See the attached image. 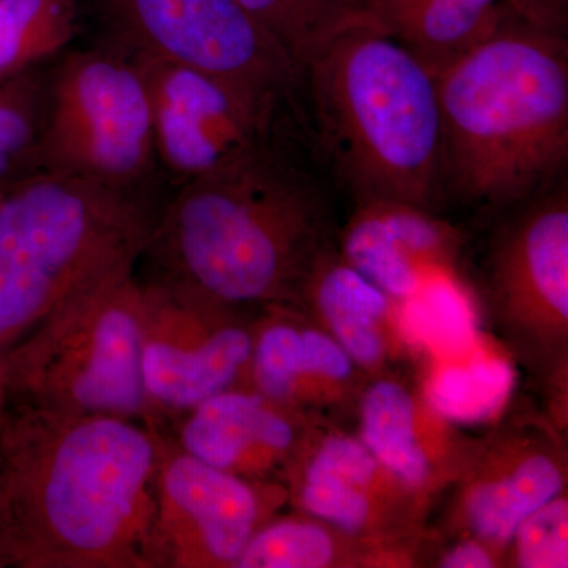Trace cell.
<instances>
[{"label":"cell","instance_id":"obj_1","mask_svg":"<svg viewBox=\"0 0 568 568\" xmlns=\"http://www.w3.org/2000/svg\"><path fill=\"white\" fill-rule=\"evenodd\" d=\"M162 450L163 433L142 420L7 407L14 568H152Z\"/></svg>","mask_w":568,"mask_h":568},{"label":"cell","instance_id":"obj_2","mask_svg":"<svg viewBox=\"0 0 568 568\" xmlns=\"http://www.w3.org/2000/svg\"><path fill=\"white\" fill-rule=\"evenodd\" d=\"M290 142L174 185L140 263L145 274L138 275L252 312L298 308L339 230L331 194Z\"/></svg>","mask_w":568,"mask_h":568},{"label":"cell","instance_id":"obj_3","mask_svg":"<svg viewBox=\"0 0 568 568\" xmlns=\"http://www.w3.org/2000/svg\"><path fill=\"white\" fill-rule=\"evenodd\" d=\"M436 80L446 201L507 212L564 181L567 37L508 10L491 36Z\"/></svg>","mask_w":568,"mask_h":568},{"label":"cell","instance_id":"obj_4","mask_svg":"<svg viewBox=\"0 0 568 568\" xmlns=\"http://www.w3.org/2000/svg\"><path fill=\"white\" fill-rule=\"evenodd\" d=\"M301 74L305 140L353 203H447L436 74L379 22L338 33Z\"/></svg>","mask_w":568,"mask_h":568},{"label":"cell","instance_id":"obj_5","mask_svg":"<svg viewBox=\"0 0 568 568\" xmlns=\"http://www.w3.org/2000/svg\"><path fill=\"white\" fill-rule=\"evenodd\" d=\"M166 193L41 171L0 192V355L52 313L138 271Z\"/></svg>","mask_w":568,"mask_h":568},{"label":"cell","instance_id":"obj_6","mask_svg":"<svg viewBox=\"0 0 568 568\" xmlns=\"http://www.w3.org/2000/svg\"><path fill=\"white\" fill-rule=\"evenodd\" d=\"M141 316L136 272L61 306L2 354L9 406L149 424Z\"/></svg>","mask_w":568,"mask_h":568},{"label":"cell","instance_id":"obj_7","mask_svg":"<svg viewBox=\"0 0 568 568\" xmlns=\"http://www.w3.org/2000/svg\"><path fill=\"white\" fill-rule=\"evenodd\" d=\"M41 171L115 186L152 183L151 97L134 55L100 41L48 70Z\"/></svg>","mask_w":568,"mask_h":568},{"label":"cell","instance_id":"obj_8","mask_svg":"<svg viewBox=\"0 0 568 568\" xmlns=\"http://www.w3.org/2000/svg\"><path fill=\"white\" fill-rule=\"evenodd\" d=\"M136 59L151 97L156 164L173 185L223 173L293 136L305 138L297 111L278 97L183 63Z\"/></svg>","mask_w":568,"mask_h":568},{"label":"cell","instance_id":"obj_9","mask_svg":"<svg viewBox=\"0 0 568 568\" xmlns=\"http://www.w3.org/2000/svg\"><path fill=\"white\" fill-rule=\"evenodd\" d=\"M99 13L104 43L278 97L301 118V70L239 0H100Z\"/></svg>","mask_w":568,"mask_h":568},{"label":"cell","instance_id":"obj_10","mask_svg":"<svg viewBox=\"0 0 568 568\" xmlns=\"http://www.w3.org/2000/svg\"><path fill=\"white\" fill-rule=\"evenodd\" d=\"M140 280L149 424L156 428L220 392L248 386L257 312L181 284Z\"/></svg>","mask_w":568,"mask_h":568},{"label":"cell","instance_id":"obj_11","mask_svg":"<svg viewBox=\"0 0 568 568\" xmlns=\"http://www.w3.org/2000/svg\"><path fill=\"white\" fill-rule=\"evenodd\" d=\"M290 504L282 484L224 473L163 435L152 568H235L248 541Z\"/></svg>","mask_w":568,"mask_h":568},{"label":"cell","instance_id":"obj_12","mask_svg":"<svg viewBox=\"0 0 568 568\" xmlns=\"http://www.w3.org/2000/svg\"><path fill=\"white\" fill-rule=\"evenodd\" d=\"M485 264L497 320L545 354L566 347L568 327V192L564 179L510 209Z\"/></svg>","mask_w":568,"mask_h":568},{"label":"cell","instance_id":"obj_13","mask_svg":"<svg viewBox=\"0 0 568 568\" xmlns=\"http://www.w3.org/2000/svg\"><path fill=\"white\" fill-rule=\"evenodd\" d=\"M298 514L321 519L388 558L410 538L425 496L381 465L358 437L315 426L286 478Z\"/></svg>","mask_w":568,"mask_h":568},{"label":"cell","instance_id":"obj_14","mask_svg":"<svg viewBox=\"0 0 568 568\" xmlns=\"http://www.w3.org/2000/svg\"><path fill=\"white\" fill-rule=\"evenodd\" d=\"M316 425L317 418L244 386L220 392L156 429L205 465L284 485Z\"/></svg>","mask_w":568,"mask_h":568},{"label":"cell","instance_id":"obj_15","mask_svg":"<svg viewBox=\"0 0 568 568\" xmlns=\"http://www.w3.org/2000/svg\"><path fill=\"white\" fill-rule=\"evenodd\" d=\"M455 481L458 528L503 555L519 523L566 491V462L544 429H517L474 447Z\"/></svg>","mask_w":568,"mask_h":568},{"label":"cell","instance_id":"obj_16","mask_svg":"<svg viewBox=\"0 0 568 568\" xmlns=\"http://www.w3.org/2000/svg\"><path fill=\"white\" fill-rule=\"evenodd\" d=\"M362 372L334 336L297 306L260 310L248 387L317 418L361 395Z\"/></svg>","mask_w":568,"mask_h":568},{"label":"cell","instance_id":"obj_17","mask_svg":"<svg viewBox=\"0 0 568 568\" xmlns=\"http://www.w3.org/2000/svg\"><path fill=\"white\" fill-rule=\"evenodd\" d=\"M436 413L420 387L379 375L358 395V439L388 473L428 499L455 481L474 447Z\"/></svg>","mask_w":568,"mask_h":568},{"label":"cell","instance_id":"obj_18","mask_svg":"<svg viewBox=\"0 0 568 568\" xmlns=\"http://www.w3.org/2000/svg\"><path fill=\"white\" fill-rule=\"evenodd\" d=\"M336 246L358 274L402 302L432 276L455 272L462 235L436 212L372 200L354 203Z\"/></svg>","mask_w":568,"mask_h":568},{"label":"cell","instance_id":"obj_19","mask_svg":"<svg viewBox=\"0 0 568 568\" xmlns=\"http://www.w3.org/2000/svg\"><path fill=\"white\" fill-rule=\"evenodd\" d=\"M353 358L362 372L379 375L416 354L406 339L399 301L390 297L339 256L325 254L306 280L301 306Z\"/></svg>","mask_w":568,"mask_h":568},{"label":"cell","instance_id":"obj_20","mask_svg":"<svg viewBox=\"0 0 568 568\" xmlns=\"http://www.w3.org/2000/svg\"><path fill=\"white\" fill-rule=\"evenodd\" d=\"M507 11L504 0H383L375 17L437 74L491 36Z\"/></svg>","mask_w":568,"mask_h":568},{"label":"cell","instance_id":"obj_21","mask_svg":"<svg viewBox=\"0 0 568 568\" xmlns=\"http://www.w3.org/2000/svg\"><path fill=\"white\" fill-rule=\"evenodd\" d=\"M426 361L422 394L450 424H487L510 402L517 377L514 364L481 334L457 353Z\"/></svg>","mask_w":568,"mask_h":568},{"label":"cell","instance_id":"obj_22","mask_svg":"<svg viewBox=\"0 0 568 568\" xmlns=\"http://www.w3.org/2000/svg\"><path fill=\"white\" fill-rule=\"evenodd\" d=\"M375 560L386 558L328 523L280 514L257 529L235 568H338Z\"/></svg>","mask_w":568,"mask_h":568},{"label":"cell","instance_id":"obj_23","mask_svg":"<svg viewBox=\"0 0 568 568\" xmlns=\"http://www.w3.org/2000/svg\"><path fill=\"white\" fill-rule=\"evenodd\" d=\"M78 0H0V78L39 69L80 32Z\"/></svg>","mask_w":568,"mask_h":568},{"label":"cell","instance_id":"obj_24","mask_svg":"<svg viewBox=\"0 0 568 568\" xmlns=\"http://www.w3.org/2000/svg\"><path fill=\"white\" fill-rule=\"evenodd\" d=\"M399 316L406 339L425 358L457 353L480 332L474 298L458 280L457 272H444L399 302Z\"/></svg>","mask_w":568,"mask_h":568},{"label":"cell","instance_id":"obj_25","mask_svg":"<svg viewBox=\"0 0 568 568\" xmlns=\"http://www.w3.org/2000/svg\"><path fill=\"white\" fill-rule=\"evenodd\" d=\"M298 70L313 52L362 22H379L362 0H239ZM381 24V22H379ZM383 26V24H381ZM302 77V74H301Z\"/></svg>","mask_w":568,"mask_h":568},{"label":"cell","instance_id":"obj_26","mask_svg":"<svg viewBox=\"0 0 568 568\" xmlns=\"http://www.w3.org/2000/svg\"><path fill=\"white\" fill-rule=\"evenodd\" d=\"M47 81L44 65L0 78V189L41 173Z\"/></svg>","mask_w":568,"mask_h":568},{"label":"cell","instance_id":"obj_27","mask_svg":"<svg viewBox=\"0 0 568 568\" xmlns=\"http://www.w3.org/2000/svg\"><path fill=\"white\" fill-rule=\"evenodd\" d=\"M507 549L510 562L521 568L568 567V499L566 491L519 523Z\"/></svg>","mask_w":568,"mask_h":568},{"label":"cell","instance_id":"obj_28","mask_svg":"<svg viewBox=\"0 0 568 568\" xmlns=\"http://www.w3.org/2000/svg\"><path fill=\"white\" fill-rule=\"evenodd\" d=\"M507 9L534 28L567 37L568 0H504Z\"/></svg>","mask_w":568,"mask_h":568},{"label":"cell","instance_id":"obj_29","mask_svg":"<svg viewBox=\"0 0 568 568\" xmlns=\"http://www.w3.org/2000/svg\"><path fill=\"white\" fill-rule=\"evenodd\" d=\"M500 552L477 537L467 536L440 556L444 568H491L499 566Z\"/></svg>","mask_w":568,"mask_h":568},{"label":"cell","instance_id":"obj_30","mask_svg":"<svg viewBox=\"0 0 568 568\" xmlns=\"http://www.w3.org/2000/svg\"><path fill=\"white\" fill-rule=\"evenodd\" d=\"M0 568H14L13 532L6 480L0 467Z\"/></svg>","mask_w":568,"mask_h":568},{"label":"cell","instance_id":"obj_31","mask_svg":"<svg viewBox=\"0 0 568 568\" xmlns=\"http://www.w3.org/2000/svg\"><path fill=\"white\" fill-rule=\"evenodd\" d=\"M9 399H7L6 375H3L2 355H0V424L6 417Z\"/></svg>","mask_w":568,"mask_h":568},{"label":"cell","instance_id":"obj_32","mask_svg":"<svg viewBox=\"0 0 568 568\" xmlns=\"http://www.w3.org/2000/svg\"><path fill=\"white\" fill-rule=\"evenodd\" d=\"M381 2H383V0H362V3H364L365 9L368 10V13L372 14V17H375L377 7H379Z\"/></svg>","mask_w":568,"mask_h":568},{"label":"cell","instance_id":"obj_33","mask_svg":"<svg viewBox=\"0 0 568 568\" xmlns=\"http://www.w3.org/2000/svg\"><path fill=\"white\" fill-rule=\"evenodd\" d=\"M6 189H7V186H6ZM2 190H3V189H0V192H2Z\"/></svg>","mask_w":568,"mask_h":568}]
</instances>
